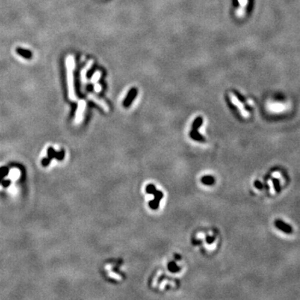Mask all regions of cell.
Wrapping results in <instances>:
<instances>
[{
  "label": "cell",
  "mask_w": 300,
  "mask_h": 300,
  "mask_svg": "<svg viewBox=\"0 0 300 300\" xmlns=\"http://www.w3.org/2000/svg\"><path fill=\"white\" fill-rule=\"evenodd\" d=\"M66 65L68 70V84H69V97L73 101L76 99L74 88H73V69H74V58L73 56L69 55L66 58Z\"/></svg>",
  "instance_id": "6da1fadb"
},
{
  "label": "cell",
  "mask_w": 300,
  "mask_h": 300,
  "mask_svg": "<svg viewBox=\"0 0 300 300\" xmlns=\"http://www.w3.org/2000/svg\"><path fill=\"white\" fill-rule=\"evenodd\" d=\"M275 227L287 234H291L293 233V228L289 224H286L281 219H276L274 222Z\"/></svg>",
  "instance_id": "7a4b0ae2"
},
{
  "label": "cell",
  "mask_w": 300,
  "mask_h": 300,
  "mask_svg": "<svg viewBox=\"0 0 300 300\" xmlns=\"http://www.w3.org/2000/svg\"><path fill=\"white\" fill-rule=\"evenodd\" d=\"M85 109V102L83 100H81L79 104V109L77 110V115H76V122L79 123L82 121L83 119V113Z\"/></svg>",
  "instance_id": "3957f363"
},
{
  "label": "cell",
  "mask_w": 300,
  "mask_h": 300,
  "mask_svg": "<svg viewBox=\"0 0 300 300\" xmlns=\"http://www.w3.org/2000/svg\"><path fill=\"white\" fill-rule=\"evenodd\" d=\"M190 137H191L193 139L196 140V141H199V142L205 141L204 138L203 137L202 135L199 134L198 131L194 130V129H193V130L191 131V133H190Z\"/></svg>",
  "instance_id": "277c9868"
},
{
  "label": "cell",
  "mask_w": 300,
  "mask_h": 300,
  "mask_svg": "<svg viewBox=\"0 0 300 300\" xmlns=\"http://www.w3.org/2000/svg\"><path fill=\"white\" fill-rule=\"evenodd\" d=\"M201 182L205 185H213L215 183V178L213 176L206 175V176H203L201 178Z\"/></svg>",
  "instance_id": "5b68a950"
},
{
  "label": "cell",
  "mask_w": 300,
  "mask_h": 300,
  "mask_svg": "<svg viewBox=\"0 0 300 300\" xmlns=\"http://www.w3.org/2000/svg\"><path fill=\"white\" fill-rule=\"evenodd\" d=\"M88 97H89V98H90V99H92L93 101L95 102L96 104H98V105H100L102 108H104L105 110H108V105H106V104H105L104 102L102 101L101 99H99V98H97L96 96H94V95H93V94H89V95H88Z\"/></svg>",
  "instance_id": "8992f818"
},
{
  "label": "cell",
  "mask_w": 300,
  "mask_h": 300,
  "mask_svg": "<svg viewBox=\"0 0 300 300\" xmlns=\"http://www.w3.org/2000/svg\"><path fill=\"white\" fill-rule=\"evenodd\" d=\"M17 53L18 54L21 55L22 57L25 58H31L32 57V54L31 52L26 49H23V48H17Z\"/></svg>",
  "instance_id": "52a82bcc"
},
{
  "label": "cell",
  "mask_w": 300,
  "mask_h": 300,
  "mask_svg": "<svg viewBox=\"0 0 300 300\" xmlns=\"http://www.w3.org/2000/svg\"><path fill=\"white\" fill-rule=\"evenodd\" d=\"M135 95H136V90L134 89V90L131 91L130 94H128V98H126V100L124 102V106H128V105L130 104V103L132 102V100L134 99V98L135 97Z\"/></svg>",
  "instance_id": "ba28073f"
},
{
  "label": "cell",
  "mask_w": 300,
  "mask_h": 300,
  "mask_svg": "<svg viewBox=\"0 0 300 300\" xmlns=\"http://www.w3.org/2000/svg\"><path fill=\"white\" fill-rule=\"evenodd\" d=\"M19 177H20V172H19V170L17 169H12L10 171V174H9V178H10L14 179V180H16Z\"/></svg>",
  "instance_id": "9c48e42d"
},
{
  "label": "cell",
  "mask_w": 300,
  "mask_h": 300,
  "mask_svg": "<svg viewBox=\"0 0 300 300\" xmlns=\"http://www.w3.org/2000/svg\"><path fill=\"white\" fill-rule=\"evenodd\" d=\"M168 268L172 273H176V272L179 271V267L174 262H170L168 265Z\"/></svg>",
  "instance_id": "30bf717a"
},
{
  "label": "cell",
  "mask_w": 300,
  "mask_h": 300,
  "mask_svg": "<svg viewBox=\"0 0 300 300\" xmlns=\"http://www.w3.org/2000/svg\"><path fill=\"white\" fill-rule=\"evenodd\" d=\"M159 203H160V201H159V200H157V199H153V200H151L150 202H149V207H150V209H153V210H156V209H159Z\"/></svg>",
  "instance_id": "8fae6325"
},
{
  "label": "cell",
  "mask_w": 300,
  "mask_h": 300,
  "mask_svg": "<svg viewBox=\"0 0 300 300\" xmlns=\"http://www.w3.org/2000/svg\"><path fill=\"white\" fill-rule=\"evenodd\" d=\"M92 63H93V61H89V63H88V65H86V67H85V69H83V71H82V74H81V76H82V80H83V83H85V82H86V77H85V75H86V72H87L88 70L89 69L90 66L92 65Z\"/></svg>",
  "instance_id": "7c38bea8"
},
{
  "label": "cell",
  "mask_w": 300,
  "mask_h": 300,
  "mask_svg": "<svg viewBox=\"0 0 300 300\" xmlns=\"http://www.w3.org/2000/svg\"><path fill=\"white\" fill-rule=\"evenodd\" d=\"M202 123H203L202 118H198V119L194 121V123H193V129L197 130V129H198L199 128H200V126L202 125Z\"/></svg>",
  "instance_id": "4fadbf2b"
},
{
  "label": "cell",
  "mask_w": 300,
  "mask_h": 300,
  "mask_svg": "<svg viewBox=\"0 0 300 300\" xmlns=\"http://www.w3.org/2000/svg\"><path fill=\"white\" fill-rule=\"evenodd\" d=\"M273 184H274V187L275 191L277 193H279L281 191V187H280V182L278 178H274L273 179Z\"/></svg>",
  "instance_id": "5bb4252c"
},
{
  "label": "cell",
  "mask_w": 300,
  "mask_h": 300,
  "mask_svg": "<svg viewBox=\"0 0 300 300\" xmlns=\"http://www.w3.org/2000/svg\"><path fill=\"white\" fill-rule=\"evenodd\" d=\"M155 186L153 184H148L147 187H146V192L149 193V194H153V193L156 191Z\"/></svg>",
  "instance_id": "9a60e30c"
},
{
  "label": "cell",
  "mask_w": 300,
  "mask_h": 300,
  "mask_svg": "<svg viewBox=\"0 0 300 300\" xmlns=\"http://www.w3.org/2000/svg\"><path fill=\"white\" fill-rule=\"evenodd\" d=\"M153 195H154V199H157L160 201L161 199H163V193L162 191H159V190H156L154 193H153Z\"/></svg>",
  "instance_id": "2e32d148"
},
{
  "label": "cell",
  "mask_w": 300,
  "mask_h": 300,
  "mask_svg": "<svg viewBox=\"0 0 300 300\" xmlns=\"http://www.w3.org/2000/svg\"><path fill=\"white\" fill-rule=\"evenodd\" d=\"M100 76H101V73L100 72H97L95 74H94V76H93V78H92V83H96L97 81H98V79L100 78Z\"/></svg>",
  "instance_id": "e0dca14e"
},
{
  "label": "cell",
  "mask_w": 300,
  "mask_h": 300,
  "mask_svg": "<svg viewBox=\"0 0 300 300\" xmlns=\"http://www.w3.org/2000/svg\"><path fill=\"white\" fill-rule=\"evenodd\" d=\"M254 185H255V187H256L258 189H263V188H264L263 184H261L259 181H255V182H254Z\"/></svg>",
  "instance_id": "ac0fdd59"
},
{
  "label": "cell",
  "mask_w": 300,
  "mask_h": 300,
  "mask_svg": "<svg viewBox=\"0 0 300 300\" xmlns=\"http://www.w3.org/2000/svg\"><path fill=\"white\" fill-rule=\"evenodd\" d=\"M214 241V238L213 237H207V242L209 243H212Z\"/></svg>",
  "instance_id": "d6986e66"
},
{
  "label": "cell",
  "mask_w": 300,
  "mask_h": 300,
  "mask_svg": "<svg viewBox=\"0 0 300 300\" xmlns=\"http://www.w3.org/2000/svg\"><path fill=\"white\" fill-rule=\"evenodd\" d=\"M100 90H101V86L98 85V84H97L96 87H95V91H96V92H99Z\"/></svg>",
  "instance_id": "ffe728a7"
}]
</instances>
